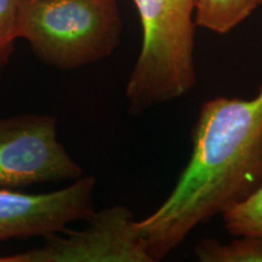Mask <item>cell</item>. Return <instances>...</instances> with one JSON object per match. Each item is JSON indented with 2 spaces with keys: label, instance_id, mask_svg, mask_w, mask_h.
Wrapping results in <instances>:
<instances>
[{
  "label": "cell",
  "instance_id": "obj_1",
  "mask_svg": "<svg viewBox=\"0 0 262 262\" xmlns=\"http://www.w3.org/2000/svg\"><path fill=\"white\" fill-rule=\"evenodd\" d=\"M192 155L168 198L136 221L153 261L171 253L202 222L244 201L262 181V85L256 96L203 104Z\"/></svg>",
  "mask_w": 262,
  "mask_h": 262
},
{
  "label": "cell",
  "instance_id": "obj_2",
  "mask_svg": "<svg viewBox=\"0 0 262 262\" xmlns=\"http://www.w3.org/2000/svg\"><path fill=\"white\" fill-rule=\"evenodd\" d=\"M142 47L126 84L127 111L140 114L191 91L194 67L195 0H133Z\"/></svg>",
  "mask_w": 262,
  "mask_h": 262
},
{
  "label": "cell",
  "instance_id": "obj_3",
  "mask_svg": "<svg viewBox=\"0 0 262 262\" xmlns=\"http://www.w3.org/2000/svg\"><path fill=\"white\" fill-rule=\"evenodd\" d=\"M122 28L117 0H22L19 39L56 70H77L110 57Z\"/></svg>",
  "mask_w": 262,
  "mask_h": 262
},
{
  "label": "cell",
  "instance_id": "obj_4",
  "mask_svg": "<svg viewBox=\"0 0 262 262\" xmlns=\"http://www.w3.org/2000/svg\"><path fill=\"white\" fill-rule=\"evenodd\" d=\"M83 169L57 137V119L26 113L0 118V188L77 180Z\"/></svg>",
  "mask_w": 262,
  "mask_h": 262
},
{
  "label": "cell",
  "instance_id": "obj_5",
  "mask_svg": "<svg viewBox=\"0 0 262 262\" xmlns=\"http://www.w3.org/2000/svg\"><path fill=\"white\" fill-rule=\"evenodd\" d=\"M86 221L81 231L66 229L41 247L0 256V262H155L129 208L94 211Z\"/></svg>",
  "mask_w": 262,
  "mask_h": 262
},
{
  "label": "cell",
  "instance_id": "obj_6",
  "mask_svg": "<svg viewBox=\"0 0 262 262\" xmlns=\"http://www.w3.org/2000/svg\"><path fill=\"white\" fill-rule=\"evenodd\" d=\"M94 176H80L67 187L49 193L0 188V242L62 233L94 214Z\"/></svg>",
  "mask_w": 262,
  "mask_h": 262
},
{
  "label": "cell",
  "instance_id": "obj_7",
  "mask_svg": "<svg viewBox=\"0 0 262 262\" xmlns=\"http://www.w3.org/2000/svg\"><path fill=\"white\" fill-rule=\"evenodd\" d=\"M261 3L262 0H195V26L226 34L247 19Z\"/></svg>",
  "mask_w": 262,
  "mask_h": 262
},
{
  "label": "cell",
  "instance_id": "obj_8",
  "mask_svg": "<svg viewBox=\"0 0 262 262\" xmlns=\"http://www.w3.org/2000/svg\"><path fill=\"white\" fill-rule=\"evenodd\" d=\"M231 243L204 239L194 248L201 262H262V234L237 235Z\"/></svg>",
  "mask_w": 262,
  "mask_h": 262
},
{
  "label": "cell",
  "instance_id": "obj_9",
  "mask_svg": "<svg viewBox=\"0 0 262 262\" xmlns=\"http://www.w3.org/2000/svg\"><path fill=\"white\" fill-rule=\"evenodd\" d=\"M221 215L225 228L232 235L262 234V181L244 201Z\"/></svg>",
  "mask_w": 262,
  "mask_h": 262
},
{
  "label": "cell",
  "instance_id": "obj_10",
  "mask_svg": "<svg viewBox=\"0 0 262 262\" xmlns=\"http://www.w3.org/2000/svg\"><path fill=\"white\" fill-rule=\"evenodd\" d=\"M22 0H0V70L9 64L19 39Z\"/></svg>",
  "mask_w": 262,
  "mask_h": 262
}]
</instances>
